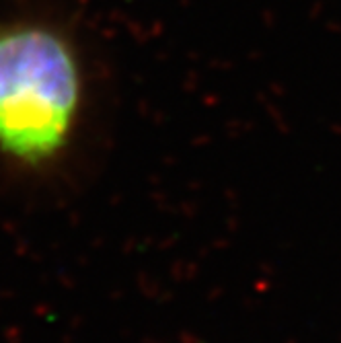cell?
I'll return each instance as SVG.
<instances>
[{"instance_id":"obj_1","label":"cell","mask_w":341,"mask_h":343,"mask_svg":"<svg viewBox=\"0 0 341 343\" xmlns=\"http://www.w3.org/2000/svg\"><path fill=\"white\" fill-rule=\"evenodd\" d=\"M84 97L78 51L37 21L0 23V152L29 167L70 142Z\"/></svg>"}]
</instances>
